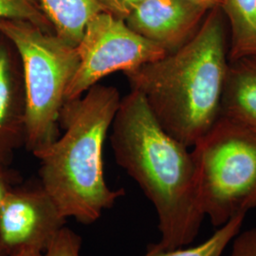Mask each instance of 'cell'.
Here are the masks:
<instances>
[{"label":"cell","instance_id":"cell-14","mask_svg":"<svg viewBox=\"0 0 256 256\" xmlns=\"http://www.w3.org/2000/svg\"><path fill=\"white\" fill-rule=\"evenodd\" d=\"M18 20L55 34L39 0H0V21Z\"/></svg>","mask_w":256,"mask_h":256},{"label":"cell","instance_id":"cell-5","mask_svg":"<svg viewBox=\"0 0 256 256\" xmlns=\"http://www.w3.org/2000/svg\"><path fill=\"white\" fill-rule=\"evenodd\" d=\"M191 151L198 206L216 228L256 208V132L221 115Z\"/></svg>","mask_w":256,"mask_h":256},{"label":"cell","instance_id":"cell-21","mask_svg":"<svg viewBox=\"0 0 256 256\" xmlns=\"http://www.w3.org/2000/svg\"><path fill=\"white\" fill-rule=\"evenodd\" d=\"M0 256H6V254H4V252H2V250H0Z\"/></svg>","mask_w":256,"mask_h":256},{"label":"cell","instance_id":"cell-6","mask_svg":"<svg viewBox=\"0 0 256 256\" xmlns=\"http://www.w3.org/2000/svg\"><path fill=\"white\" fill-rule=\"evenodd\" d=\"M79 64L66 93V102L80 98L110 74H128L168 54L140 36L124 19L101 12L90 20L76 46Z\"/></svg>","mask_w":256,"mask_h":256},{"label":"cell","instance_id":"cell-7","mask_svg":"<svg viewBox=\"0 0 256 256\" xmlns=\"http://www.w3.org/2000/svg\"><path fill=\"white\" fill-rule=\"evenodd\" d=\"M66 222L40 182L19 183L0 205V250L7 256L23 250L44 252Z\"/></svg>","mask_w":256,"mask_h":256},{"label":"cell","instance_id":"cell-9","mask_svg":"<svg viewBox=\"0 0 256 256\" xmlns=\"http://www.w3.org/2000/svg\"><path fill=\"white\" fill-rule=\"evenodd\" d=\"M25 93L16 48L0 34V165L10 166L25 146Z\"/></svg>","mask_w":256,"mask_h":256},{"label":"cell","instance_id":"cell-13","mask_svg":"<svg viewBox=\"0 0 256 256\" xmlns=\"http://www.w3.org/2000/svg\"><path fill=\"white\" fill-rule=\"evenodd\" d=\"M245 216L246 214L234 216L198 246L166 248L156 243L151 244L142 256H222L225 248L240 232Z\"/></svg>","mask_w":256,"mask_h":256},{"label":"cell","instance_id":"cell-15","mask_svg":"<svg viewBox=\"0 0 256 256\" xmlns=\"http://www.w3.org/2000/svg\"><path fill=\"white\" fill-rule=\"evenodd\" d=\"M81 238L64 226L50 241L42 256H81Z\"/></svg>","mask_w":256,"mask_h":256},{"label":"cell","instance_id":"cell-10","mask_svg":"<svg viewBox=\"0 0 256 256\" xmlns=\"http://www.w3.org/2000/svg\"><path fill=\"white\" fill-rule=\"evenodd\" d=\"M220 114L256 132V55L229 61Z\"/></svg>","mask_w":256,"mask_h":256},{"label":"cell","instance_id":"cell-18","mask_svg":"<svg viewBox=\"0 0 256 256\" xmlns=\"http://www.w3.org/2000/svg\"><path fill=\"white\" fill-rule=\"evenodd\" d=\"M20 183L19 174L10 166L0 165V205L9 192Z\"/></svg>","mask_w":256,"mask_h":256},{"label":"cell","instance_id":"cell-19","mask_svg":"<svg viewBox=\"0 0 256 256\" xmlns=\"http://www.w3.org/2000/svg\"><path fill=\"white\" fill-rule=\"evenodd\" d=\"M194 3H196L198 5H202L207 9L212 10L214 8H218L221 6L222 0H189Z\"/></svg>","mask_w":256,"mask_h":256},{"label":"cell","instance_id":"cell-20","mask_svg":"<svg viewBox=\"0 0 256 256\" xmlns=\"http://www.w3.org/2000/svg\"><path fill=\"white\" fill-rule=\"evenodd\" d=\"M43 252H38L36 250H23L18 252H16L10 256H42Z\"/></svg>","mask_w":256,"mask_h":256},{"label":"cell","instance_id":"cell-1","mask_svg":"<svg viewBox=\"0 0 256 256\" xmlns=\"http://www.w3.org/2000/svg\"><path fill=\"white\" fill-rule=\"evenodd\" d=\"M116 162L155 208L160 246L190 245L205 218L194 188V166L188 147L165 131L144 97L130 90L120 102L110 128Z\"/></svg>","mask_w":256,"mask_h":256},{"label":"cell","instance_id":"cell-4","mask_svg":"<svg viewBox=\"0 0 256 256\" xmlns=\"http://www.w3.org/2000/svg\"><path fill=\"white\" fill-rule=\"evenodd\" d=\"M0 34L20 60L26 106L24 146L34 154L60 135L66 93L79 64L77 48L26 21H0Z\"/></svg>","mask_w":256,"mask_h":256},{"label":"cell","instance_id":"cell-3","mask_svg":"<svg viewBox=\"0 0 256 256\" xmlns=\"http://www.w3.org/2000/svg\"><path fill=\"white\" fill-rule=\"evenodd\" d=\"M112 86L97 84L64 102V133L32 155L39 160V182L68 218L90 225L122 198L104 178V146L120 102Z\"/></svg>","mask_w":256,"mask_h":256},{"label":"cell","instance_id":"cell-16","mask_svg":"<svg viewBox=\"0 0 256 256\" xmlns=\"http://www.w3.org/2000/svg\"><path fill=\"white\" fill-rule=\"evenodd\" d=\"M230 256H256V228L238 232Z\"/></svg>","mask_w":256,"mask_h":256},{"label":"cell","instance_id":"cell-11","mask_svg":"<svg viewBox=\"0 0 256 256\" xmlns=\"http://www.w3.org/2000/svg\"><path fill=\"white\" fill-rule=\"evenodd\" d=\"M55 34L77 46L86 24L95 16L106 12L101 0H39Z\"/></svg>","mask_w":256,"mask_h":256},{"label":"cell","instance_id":"cell-2","mask_svg":"<svg viewBox=\"0 0 256 256\" xmlns=\"http://www.w3.org/2000/svg\"><path fill=\"white\" fill-rule=\"evenodd\" d=\"M225 16L210 10L192 39L172 54L124 74L165 131L192 147L220 118L229 68Z\"/></svg>","mask_w":256,"mask_h":256},{"label":"cell","instance_id":"cell-17","mask_svg":"<svg viewBox=\"0 0 256 256\" xmlns=\"http://www.w3.org/2000/svg\"><path fill=\"white\" fill-rule=\"evenodd\" d=\"M106 12L111 14L118 18L124 19L146 0H101Z\"/></svg>","mask_w":256,"mask_h":256},{"label":"cell","instance_id":"cell-8","mask_svg":"<svg viewBox=\"0 0 256 256\" xmlns=\"http://www.w3.org/2000/svg\"><path fill=\"white\" fill-rule=\"evenodd\" d=\"M209 10L189 0H146L124 21L138 34L172 54L194 36Z\"/></svg>","mask_w":256,"mask_h":256},{"label":"cell","instance_id":"cell-12","mask_svg":"<svg viewBox=\"0 0 256 256\" xmlns=\"http://www.w3.org/2000/svg\"><path fill=\"white\" fill-rule=\"evenodd\" d=\"M230 30L229 61L256 55V0H222Z\"/></svg>","mask_w":256,"mask_h":256}]
</instances>
